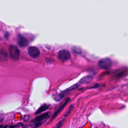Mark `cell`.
<instances>
[{
    "label": "cell",
    "instance_id": "1",
    "mask_svg": "<svg viewBox=\"0 0 128 128\" xmlns=\"http://www.w3.org/2000/svg\"><path fill=\"white\" fill-rule=\"evenodd\" d=\"M8 50L10 57L12 60H16L18 59L20 56V52L19 50L16 46H10Z\"/></svg>",
    "mask_w": 128,
    "mask_h": 128
},
{
    "label": "cell",
    "instance_id": "2",
    "mask_svg": "<svg viewBox=\"0 0 128 128\" xmlns=\"http://www.w3.org/2000/svg\"><path fill=\"white\" fill-rule=\"evenodd\" d=\"M112 64L111 60L108 58H105L100 60L98 61V66L102 69H108L110 68Z\"/></svg>",
    "mask_w": 128,
    "mask_h": 128
},
{
    "label": "cell",
    "instance_id": "3",
    "mask_svg": "<svg viewBox=\"0 0 128 128\" xmlns=\"http://www.w3.org/2000/svg\"><path fill=\"white\" fill-rule=\"evenodd\" d=\"M58 58L61 61L65 62L70 58V52L66 50H62L58 52Z\"/></svg>",
    "mask_w": 128,
    "mask_h": 128
},
{
    "label": "cell",
    "instance_id": "4",
    "mask_svg": "<svg viewBox=\"0 0 128 128\" xmlns=\"http://www.w3.org/2000/svg\"><path fill=\"white\" fill-rule=\"evenodd\" d=\"M28 54L32 58H36L39 56L40 51L39 50L36 46H30L28 49Z\"/></svg>",
    "mask_w": 128,
    "mask_h": 128
},
{
    "label": "cell",
    "instance_id": "5",
    "mask_svg": "<svg viewBox=\"0 0 128 128\" xmlns=\"http://www.w3.org/2000/svg\"><path fill=\"white\" fill-rule=\"evenodd\" d=\"M18 43L20 46H26L28 45L27 40L20 34H19L18 38Z\"/></svg>",
    "mask_w": 128,
    "mask_h": 128
},
{
    "label": "cell",
    "instance_id": "6",
    "mask_svg": "<svg viewBox=\"0 0 128 128\" xmlns=\"http://www.w3.org/2000/svg\"><path fill=\"white\" fill-rule=\"evenodd\" d=\"M8 58V56L6 52L3 48H0V61L5 62Z\"/></svg>",
    "mask_w": 128,
    "mask_h": 128
},
{
    "label": "cell",
    "instance_id": "7",
    "mask_svg": "<svg viewBox=\"0 0 128 128\" xmlns=\"http://www.w3.org/2000/svg\"><path fill=\"white\" fill-rule=\"evenodd\" d=\"M92 79V77L91 76H86L82 78H81V80H80L79 82L80 84H86L90 82Z\"/></svg>",
    "mask_w": 128,
    "mask_h": 128
},
{
    "label": "cell",
    "instance_id": "8",
    "mask_svg": "<svg viewBox=\"0 0 128 128\" xmlns=\"http://www.w3.org/2000/svg\"><path fill=\"white\" fill-rule=\"evenodd\" d=\"M48 115V113H45L44 114H42L38 117L34 119V122L36 123H38L44 120V118H46Z\"/></svg>",
    "mask_w": 128,
    "mask_h": 128
},
{
    "label": "cell",
    "instance_id": "9",
    "mask_svg": "<svg viewBox=\"0 0 128 128\" xmlns=\"http://www.w3.org/2000/svg\"><path fill=\"white\" fill-rule=\"evenodd\" d=\"M69 100V98H68L58 108V109L56 110V112L54 113V116H53V118H54L58 114V113L65 106L66 104L68 103V101Z\"/></svg>",
    "mask_w": 128,
    "mask_h": 128
},
{
    "label": "cell",
    "instance_id": "10",
    "mask_svg": "<svg viewBox=\"0 0 128 128\" xmlns=\"http://www.w3.org/2000/svg\"><path fill=\"white\" fill-rule=\"evenodd\" d=\"M48 108V106L46 105V104H44L42 106H41L38 110L36 112V114H39L40 113H41L42 112L46 110H47Z\"/></svg>",
    "mask_w": 128,
    "mask_h": 128
},
{
    "label": "cell",
    "instance_id": "11",
    "mask_svg": "<svg viewBox=\"0 0 128 128\" xmlns=\"http://www.w3.org/2000/svg\"><path fill=\"white\" fill-rule=\"evenodd\" d=\"M72 49L74 53H76L78 54H80L82 52V50H81L80 48L78 47L74 46V47H72Z\"/></svg>",
    "mask_w": 128,
    "mask_h": 128
},
{
    "label": "cell",
    "instance_id": "12",
    "mask_svg": "<svg viewBox=\"0 0 128 128\" xmlns=\"http://www.w3.org/2000/svg\"><path fill=\"white\" fill-rule=\"evenodd\" d=\"M64 96V95L63 94H60L57 95H56V96H54V100L56 101H59L63 98Z\"/></svg>",
    "mask_w": 128,
    "mask_h": 128
},
{
    "label": "cell",
    "instance_id": "13",
    "mask_svg": "<svg viewBox=\"0 0 128 128\" xmlns=\"http://www.w3.org/2000/svg\"><path fill=\"white\" fill-rule=\"evenodd\" d=\"M2 120H3V118L2 117L0 116V123L2 122Z\"/></svg>",
    "mask_w": 128,
    "mask_h": 128
}]
</instances>
